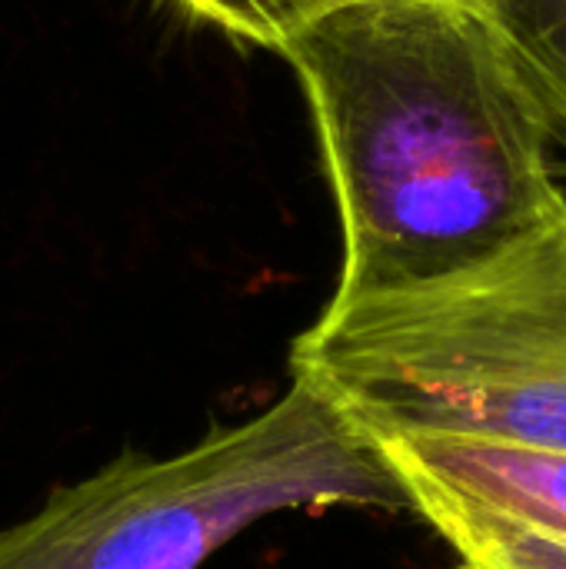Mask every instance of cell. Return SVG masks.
Segmentation results:
<instances>
[{"label": "cell", "instance_id": "obj_1", "mask_svg": "<svg viewBox=\"0 0 566 569\" xmlns=\"http://www.w3.org/2000/svg\"><path fill=\"white\" fill-rule=\"evenodd\" d=\"M280 57L307 93L337 197L330 300L467 270L566 210L557 127L487 13L347 0Z\"/></svg>", "mask_w": 566, "mask_h": 569}, {"label": "cell", "instance_id": "obj_2", "mask_svg": "<svg viewBox=\"0 0 566 569\" xmlns=\"http://www.w3.org/2000/svg\"><path fill=\"white\" fill-rule=\"evenodd\" d=\"M290 370L374 450L437 437L566 453V210L467 270L330 300Z\"/></svg>", "mask_w": 566, "mask_h": 569}, {"label": "cell", "instance_id": "obj_3", "mask_svg": "<svg viewBox=\"0 0 566 569\" xmlns=\"http://www.w3.org/2000/svg\"><path fill=\"white\" fill-rule=\"evenodd\" d=\"M410 507L384 457L307 380L170 457L120 453L0 530V569H197L280 510Z\"/></svg>", "mask_w": 566, "mask_h": 569}, {"label": "cell", "instance_id": "obj_4", "mask_svg": "<svg viewBox=\"0 0 566 569\" xmlns=\"http://www.w3.org/2000/svg\"><path fill=\"white\" fill-rule=\"evenodd\" d=\"M377 453L397 483L450 490L494 513L566 537V453L474 440H390Z\"/></svg>", "mask_w": 566, "mask_h": 569}, {"label": "cell", "instance_id": "obj_5", "mask_svg": "<svg viewBox=\"0 0 566 569\" xmlns=\"http://www.w3.org/2000/svg\"><path fill=\"white\" fill-rule=\"evenodd\" d=\"M417 510L457 553L460 569H566V537L494 513L450 490L404 483Z\"/></svg>", "mask_w": 566, "mask_h": 569}, {"label": "cell", "instance_id": "obj_6", "mask_svg": "<svg viewBox=\"0 0 566 569\" xmlns=\"http://www.w3.org/2000/svg\"><path fill=\"white\" fill-rule=\"evenodd\" d=\"M566 147V0H500L487 10Z\"/></svg>", "mask_w": 566, "mask_h": 569}, {"label": "cell", "instance_id": "obj_7", "mask_svg": "<svg viewBox=\"0 0 566 569\" xmlns=\"http://www.w3.org/2000/svg\"><path fill=\"white\" fill-rule=\"evenodd\" d=\"M190 20L207 23L240 43L280 53V47L314 17L347 0H170Z\"/></svg>", "mask_w": 566, "mask_h": 569}, {"label": "cell", "instance_id": "obj_8", "mask_svg": "<svg viewBox=\"0 0 566 569\" xmlns=\"http://www.w3.org/2000/svg\"><path fill=\"white\" fill-rule=\"evenodd\" d=\"M454 3H464V7H474V10L487 13V10H490V7H497L500 0H454Z\"/></svg>", "mask_w": 566, "mask_h": 569}]
</instances>
